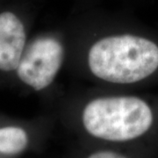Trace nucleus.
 Wrapping results in <instances>:
<instances>
[{
    "label": "nucleus",
    "mask_w": 158,
    "mask_h": 158,
    "mask_svg": "<svg viewBox=\"0 0 158 158\" xmlns=\"http://www.w3.org/2000/svg\"><path fill=\"white\" fill-rule=\"evenodd\" d=\"M96 77L117 85H136L158 74V41L147 35L123 34L98 40L88 52Z\"/></svg>",
    "instance_id": "obj_1"
},
{
    "label": "nucleus",
    "mask_w": 158,
    "mask_h": 158,
    "mask_svg": "<svg viewBox=\"0 0 158 158\" xmlns=\"http://www.w3.org/2000/svg\"><path fill=\"white\" fill-rule=\"evenodd\" d=\"M155 109L139 96L98 98L83 112V123L94 137L112 141H126L144 135L153 127Z\"/></svg>",
    "instance_id": "obj_2"
},
{
    "label": "nucleus",
    "mask_w": 158,
    "mask_h": 158,
    "mask_svg": "<svg viewBox=\"0 0 158 158\" xmlns=\"http://www.w3.org/2000/svg\"><path fill=\"white\" fill-rule=\"evenodd\" d=\"M64 48L59 40L43 36L34 40L23 52L17 75L24 84L35 90L50 86L62 68Z\"/></svg>",
    "instance_id": "obj_3"
},
{
    "label": "nucleus",
    "mask_w": 158,
    "mask_h": 158,
    "mask_svg": "<svg viewBox=\"0 0 158 158\" xmlns=\"http://www.w3.org/2000/svg\"><path fill=\"white\" fill-rule=\"evenodd\" d=\"M26 48L24 23L15 11L0 12V70H16Z\"/></svg>",
    "instance_id": "obj_4"
},
{
    "label": "nucleus",
    "mask_w": 158,
    "mask_h": 158,
    "mask_svg": "<svg viewBox=\"0 0 158 158\" xmlns=\"http://www.w3.org/2000/svg\"><path fill=\"white\" fill-rule=\"evenodd\" d=\"M28 143L27 133L20 127L0 128V153L15 155L23 151Z\"/></svg>",
    "instance_id": "obj_5"
},
{
    "label": "nucleus",
    "mask_w": 158,
    "mask_h": 158,
    "mask_svg": "<svg viewBox=\"0 0 158 158\" xmlns=\"http://www.w3.org/2000/svg\"><path fill=\"white\" fill-rule=\"evenodd\" d=\"M88 158H127L122 155L118 153L111 152V151H100V152L94 153Z\"/></svg>",
    "instance_id": "obj_6"
}]
</instances>
